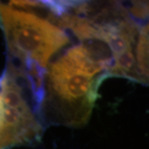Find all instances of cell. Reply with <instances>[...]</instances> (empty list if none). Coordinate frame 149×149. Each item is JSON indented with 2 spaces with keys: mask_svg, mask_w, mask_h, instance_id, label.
<instances>
[{
  "mask_svg": "<svg viewBox=\"0 0 149 149\" xmlns=\"http://www.w3.org/2000/svg\"><path fill=\"white\" fill-rule=\"evenodd\" d=\"M0 21L13 56L21 61L32 59L44 68L70 41L62 29L47 19L16 10L2 3Z\"/></svg>",
  "mask_w": 149,
  "mask_h": 149,
  "instance_id": "obj_1",
  "label": "cell"
},
{
  "mask_svg": "<svg viewBox=\"0 0 149 149\" xmlns=\"http://www.w3.org/2000/svg\"><path fill=\"white\" fill-rule=\"evenodd\" d=\"M47 74V100L60 115V121L72 126L87 123L99 96L100 85L108 74L92 77L63 56L49 65Z\"/></svg>",
  "mask_w": 149,
  "mask_h": 149,
  "instance_id": "obj_2",
  "label": "cell"
},
{
  "mask_svg": "<svg viewBox=\"0 0 149 149\" xmlns=\"http://www.w3.org/2000/svg\"><path fill=\"white\" fill-rule=\"evenodd\" d=\"M20 83L17 70L9 65L0 77V149L40 139L42 126Z\"/></svg>",
  "mask_w": 149,
  "mask_h": 149,
  "instance_id": "obj_3",
  "label": "cell"
},
{
  "mask_svg": "<svg viewBox=\"0 0 149 149\" xmlns=\"http://www.w3.org/2000/svg\"><path fill=\"white\" fill-rule=\"evenodd\" d=\"M21 62L22 74L27 80V86L32 95L33 111L39 117L47 98V70L32 59L26 58Z\"/></svg>",
  "mask_w": 149,
  "mask_h": 149,
  "instance_id": "obj_4",
  "label": "cell"
},
{
  "mask_svg": "<svg viewBox=\"0 0 149 149\" xmlns=\"http://www.w3.org/2000/svg\"><path fill=\"white\" fill-rule=\"evenodd\" d=\"M135 56L139 74L145 83L148 81V25L144 24L139 32L135 47Z\"/></svg>",
  "mask_w": 149,
  "mask_h": 149,
  "instance_id": "obj_5",
  "label": "cell"
},
{
  "mask_svg": "<svg viewBox=\"0 0 149 149\" xmlns=\"http://www.w3.org/2000/svg\"><path fill=\"white\" fill-rule=\"evenodd\" d=\"M148 3L146 4L145 3L142 2H134L132 4V7L129 8V11L133 17L139 18V21H145L146 17H148Z\"/></svg>",
  "mask_w": 149,
  "mask_h": 149,
  "instance_id": "obj_6",
  "label": "cell"
}]
</instances>
